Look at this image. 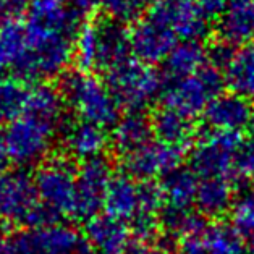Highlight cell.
<instances>
[{
    "label": "cell",
    "instance_id": "1",
    "mask_svg": "<svg viewBox=\"0 0 254 254\" xmlns=\"http://www.w3.org/2000/svg\"><path fill=\"white\" fill-rule=\"evenodd\" d=\"M26 51L13 66L16 76L34 84L65 75L73 60L71 36L26 23Z\"/></svg>",
    "mask_w": 254,
    "mask_h": 254
},
{
    "label": "cell",
    "instance_id": "2",
    "mask_svg": "<svg viewBox=\"0 0 254 254\" xmlns=\"http://www.w3.org/2000/svg\"><path fill=\"white\" fill-rule=\"evenodd\" d=\"M59 91L79 120L112 128L120 120V104L104 78L94 73L66 71L60 76Z\"/></svg>",
    "mask_w": 254,
    "mask_h": 254
},
{
    "label": "cell",
    "instance_id": "3",
    "mask_svg": "<svg viewBox=\"0 0 254 254\" xmlns=\"http://www.w3.org/2000/svg\"><path fill=\"white\" fill-rule=\"evenodd\" d=\"M165 76L156 65L144 64L138 59H128L105 71V81L112 89L120 107L128 112L144 110L162 97Z\"/></svg>",
    "mask_w": 254,
    "mask_h": 254
},
{
    "label": "cell",
    "instance_id": "4",
    "mask_svg": "<svg viewBox=\"0 0 254 254\" xmlns=\"http://www.w3.org/2000/svg\"><path fill=\"white\" fill-rule=\"evenodd\" d=\"M0 209L3 219L24 228L59 224L60 219L39 201L34 178L23 169L0 175Z\"/></svg>",
    "mask_w": 254,
    "mask_h": 254
},
{
    "label": "cell",
    "instance_id": "5",
    "mask_svg": "<svg viewBox=\"0 0 254 254\" xmlns=\"http://www.w3.org/2000/svg\"><path fill=\"white\" fill-rule=\"evenodd\" d=\"M227 88L224 71L212 65L202 66L194 75L175 79L162 92V107L183 114L188 119H197L206 112L207 105Z\"/></svg>",
    "mask_w": 254,
    "mask_h": 254
},
{
    "label": "cell",
    "instance_id": "6",
    "mask_svg": "<svg viewBox=\"0 0 254 254\" xmlns=\"http://www.w3.org/2000/svg\"><path fill=\"white\" fill-rule=\"evenodd\" d=\"M76 170L66 156H55L39 164L33 175L39 201L59 219H76Z\"/></svg>",
    "mask_w": 254,
    "mask_h": 254
},
{
    "label": "cell",
    "instance_id": "7",
    "mask_svg": "<svg viewBox=\"0 0 254 254\" xmlns=\"http://www.w3.org/2000/svg\"><path fill=\"white\" fill-rule=\"evenodd\" d=\"M57 128L52 123L29 115H21L20 119L5 125L0 139L3 142L8 162H13L20 169L42 164L52 149Z\"/></svg>",
    "mask_w": 254,
    "mask_h": 254
},
{
    "label": "cell",
    "instance_id": "8",
    "mask_svg": "<svg viewBox=\"0 0 254 254\" xmlns=\"http://www.w3.org/2000/svg\"><path fill=\"white\" fill-rule=\"evenodd\" d=\"M243 141L238 131L206 128L190 149V167L199 178H235V157Z\"/></svg>",
    "mask_w": 254,
    "mask_h": 254
},
{
    "label": "cell",
    "instance_id": "9",
    "mask_svg": "<svg viewBox=\"0 0 254 254\" xmlns=\"http://www.w3.org/2000/svg\"><path fill=\"white\" fill-rule=\"evenodd\" d=\"M10 240L13 254H83L88 248L84 235L60 222L39 228H24Z\"/></svg>",
    "mask_w": 254,
    "mask_h": 254
},
{
    "label": "cell",
    "instance_id": "10",
    "mask_svg": "<svg viewBox=\"0 0 254 254\" xmlns=\"http://www.w3.org/2000/svg\"><path fill=\"white\" fill-rule=\"evenodd\" d=\"M115 173L110 160L104 156L79 164L76 170V219L89 220L101 214Z\"/></svg>",
    "mask_w": 254,
    "mask_h": 254
},
{
    "label": "cell",
    "instance_id": "11",
    "mask_svg": "<svg viewBox=\"0 0 254 254\" xmlns=\"http://www.w3.org/2000/svg\"><path fill=\"white\" fill-rule=\"evenodd\" d=\"M185 151L159 139H152L134 152L122 157L123 172L136 182H156L167 173L178 169L183 162Z\"/></svg>",
    "mask_w": 254,
    "mask_h": 254
},
{
    "label": "cell",
    "instance_id": "12",
    "mask_svg": "<svg viewBox=\"0 0 254 254\" xmlns=\"http://www.w3.org/2000/svg\"><path fill=\"white\" fill-rule=\"evenodd\" d=\"M147 13L164 21L178 41L202 42L210 29V21L204 16L197 0H157Z\"/></svg>",
    "mask_w": 254,
    "mask_h": 254
},
{
    "label": "cell",
    "instance_id": "13",
    "mask_svg": "<svg viewBox=\"0 0 254 254\" xmlns=\"http://www.w3.org/2000/svg\"><path fill=\"white\" fill-rule=\"evenodd\" d=\"M129 38L133 57L149 65L162 64L178 44L177 34L164 21L149 13L131 24Z\"/></svg>",
    "mask_w": 254,
    "mask_h": 254
},
{
    "label": "cell",
    "instance_id": "14",
    "mask_svg": "<svg viewBox=\"0 0 254 254\" xmlns=\"http://www.w3.org/2000/svg\"><path fill=\"white\" fill-rule=\"evenodd\" d=\"M62 144L66 157L71 160H86L102 157L105 149L110 146V134L94 123L75 120L62 123Z\"/></svg>",
    "mask_w": 254,
    "mask_h": 254
},
{
    "label": "cell",
    "instance_id": "15",
    "mask_svg": "<svg viewBox=\"0 0 254 254\" xmlns=\"http://www.w3.org/2000/svg\"><path fill=\"white\" fill-rule=\"evenodd\" d=\"M84 240L99 254H125L134 243L128 222L99 214L84 224Z\"/></svg>",
    "mask_w": 254,
    "mask_h": 254
},
{
    "label": "cell",
    "instance_id": "16",
    "mask_svg": "<svg viewBox=\"0 0 254 254\" xmlns=\"http://www.w3.org/2000/svg\"><path fill=\"white\" fill-rule=\"evenodd\" d=\"M26 15V23L71 38H75L76 31L86 23V18L68 0H31Z\"/></svg>",
    "mask_w": 254,
    "mask_h": 254
},
{
    "label": "cell",
    "instance_id": "17",
    "mask_svg": "<svg viewBox=\"0 0 254 254\" xmlns=\"http://www.w3.org/2000/svg\"><path fill=\"white\" fill-rule=\"evenodd\" d=\"M253 105L250 99L232 91H224L207 105L202 120L210 129L241 133L250 127Z\"/></svg>",
    "mask_w": 254,
    "mask_h": 254
},
{
    "label": "cell",
    "instance_id": "18",
    "mask_svg": "<svg viewBox=\"0 0 254 254\" xmlns=\"http://www.w3.org/2000/svg\"><path fill=\"white\" fill-rule=\"evenodd\" d=\"M99 34V65L97 70L109 71L122 62L133 57L129 26L112 20L96 21Z\"/></svg>",
    "mask_w": 254,
    "mask_h": 254
},
{
    "label": "cell",
    "instance_id": "19",
    "mask_svg": "<svg viewBox=\"0 0 254 254\" xmlns=\"http://www.w3.org/2000/svg\"><path fill=\"white\" fill-rule=\"evenodd\" d=\"M156 139L175 146L182 151H188L194 146L199 136L194 120L172 109L160 107L151 117Z\"/></svg>",
    "mask_w": 254,
    "mask_h": 254
},
{
    "label": "cell",
    "instance_id": "20",
    "mask_svg": "<svg viewBox=\"0 0 254 254\" xmlns=\"http://www.w3.org/2000/svg\"><path fill=\"white\" fill-rule=\"evenodd\" d=\"M219 39L235 47L254 41V0H228L217 21Z\"/></svg>",
    "mask_w": 254,
    "mask_h": 254
},
{
    "label": "cell",
    "instance_id": "21",
    "mask_svg": "<svg viewBox=\"0 0 254 254\" xmlns=\"http://www.w3.org/2000/svg\"><path fill=\"white\" fill-rule=\"evenodd\" d=\"M152 139V122L144 112H128L125 117H120L110 133V146L120 157L134 152Z\"/></svg>",
    "mask_w": 254,
    "mask_h": 254
},
{
    "label": "cell",
    "instance_id": "22",
    "mask_svg": "<svg viewBox=\"0 0 254 254\" xmlns=\"http://www.w3.org/2000/svg\"><path fill=\"white\" fill-rule=\"evenodd\" d=\"M235 197L237 194L232 178H201L194 209L206 219H220L222 215L230 214Z\"/></svg>",
    "mask_w": 254,
    "mask_h": 254
},
{
    "label": "cell",
    "instance_id": "23",
    "mask_svg": "<svg viewBox=\"0 0 254 254\" xmlns=\"http://www.w3.org/2000/svg\"><path fill=\"white\" fill-rule=\"evenodd\" d=\"M207 65V47L197 41H182L173 47L162 62V73L167 79H182L194 75Z\"/></svg>",
    "mask_w": 254,
    "mask_h": 254
},
{
    "label": "cell",
    "instance_id": "24",
    "mask_svg": "<svg viewBox=\"0 0 254 254\" xmlns=\"http://www.w3.org/2000/svg\"><path fill=\"white\" fill-rule=\"evenodd\" d=\"M104 210L107 215H112L123 222L131 220L139 212L138 182L125 172L115 173L105 196Z\"/></svg>",
    "mask_w": 254,
    "mask_h": 254
},
{
    "label": "cell",
    "instance_id": "25",
    "mask_svg": "<svg viewBox=\"0 0 254 254\" xmlns=\"http://www.w3.org/2000/svg\"><path fill=\"white\" fill-rule=\"evenodd\" d=\"M201 178L196 175L191 167H182L167 173L160 178V188H162L165 206L177 209H193L197 187Z\"/></svg>",
    "mask_w": 254,
    "mask_h": 254
},
{
    "label": "cell",
    "instance_id": "26",
    "mask_svg": "<svg viewBox=\"0 0 254 254\" xmlns=\"http://www.w3.org/2000/svg\"><path fill=\"white\" fill-rule=\"evenodd\" d=\"M64 110L65 101L59 89L52 88L47 83L31 84L24 115L49 122L60 128L64 123Z\"/></svg>",
    "mask_w": 254,
    "mask_h": 254
},
{
    "label": "cell",
    "instance_id": "27",
    "mask_svg": "<svg viewBox=\"0 0 254 254\" xmlns=\"http://www.w3.org/2000/svg\"><path fill=\"white\" fill-rule=\"evenodd\" d=\"M31 84L16 75H0V125L24 115Z\"/></svg>",
    "mask_w": 254,
    "mask_h": 254
},
{
    "label": "cell",
    "instance_id": "28",
    "mask_svg": "<svg viewBox=\"0 0 254 254\" xmlns=\"http://www.w3.org/2000/svg\"><path fill=\"white\" fill-rule=\"evenodd\" d=\"M225 84L232 92L254 97V47H241L224 71Z\"/></svg>",
    "mask_w": 254,
    "mask_h": 254
},
{
    "label": "cell",
    "instance_id": "29",
    "mask_svg": "<svg viewBox=\"0 0 254 254\" xmlns=\"http://www.w3.org/2000/svg\"><path fill=\"white\" fill-rule=\"evenodd\" d=\"M71 64L78 71L94 73L99 65V34L97 24L86 21L73 38V60Z\"/></svg>",
    "mask_w": 254,
    "mask_h": 254
},
{
    "label": "cell",
    "instance_id": "30",
    "mask_svg": "<svg viewBox=\"0 0 254 254\" xmlns=\"http://www.w3.org/2000/svg\"><path fill=\"white\" fill-rule=\"evenodd\" d=\"M26 21H11L0 26V75L13 68L26 51Z\"/></svg>",
    "mask_w": 254,
    "mask_h": 254
},
{
    "label": "cell",
    "instance_id": "31",
    "mask_svg": "<svg viewBox=\"0 0 254 254\" xmlns=\"http://www.w3.org/2000/svg\"><path fill=\"white\" fill-rule=\"evenodd\" d=\"M206 254H248L241 233L232 224L217 222L204 233Z\"/></svg>",
    "mask_w": 254,
    "mask_h": 254
},
{
    "label": "cell",
    "instance_id": "32",
    "mask_svg": "<svg viewBox=\"0 0 254 254\" xmlns=\"http://www.w3.org/2000/svg\"><path fill=\"white\" fill-rule=\"evenodd\" d=\"M230 220L241 235H254V188L237 194L230 209Z\"/></svg>",
    "mask_w": 254,
    "mask_h": 254
},
{
    "label": "cell",
    "instance_id": "33",
    "mask_svg": "<svg viewBox=\"0 0 254 254\" xmlns=\"http://www.w3.org/2000/svg\"><path fill=\"white\" fill-rule=\"evenodd\" d=\"M99 7L102 8L107 20L127 24V26L142 16V7L136 0H99Z\"/></svg>",
    "mask_w": 254,
    "mask_h": 254
},
{
    "label": "cell",
    "instance_id": "34",
    "mask_svg": "<svg viewBox=\"0 0 254 254\" xmlns=\"http://www.w3.org/2000/svg\"><path fill=\"white\" fill-rule=\"evenodd\" d=\"M128 224L136 246H146L147 243L156 240L159 237V233L162 232L159 215L154 214L138 212Z\"/></svg>",
    "mask_w": 254,
    "mask_h": 254
},
{
    "label": "cell",
    "instance_id": "35",
    "mask_svg": "<svg viewBox=\"0 0 254 254\" xmlns=\"http://www.w3.org/2000/svg\"><path fill=\"white\" fill-rule=\"evenodd\" d=\"M138 196H139V212L160 215L165 207V199L160 183L157 182H138Z\"/></svg>",
    "mask_w": 254,
    "mask_h": 254
},
{
    "label": "cell",
    "instance_id": "36",
    "mask_svg": "<svg viewBox=\"0 0 254 254\" xmlns=\"http://www.w3.org/2000/svg\"><path fill=\"white\" fill-rule=\"evenodd\" d=\"M254 177V136L241 142L235 157V178L243 180Z\"/></svg>",
    "mask_w": 254,
    "mask_h": 254
},
{
    "label": "cell",
    "instance_id": "37",
    "mask_svg": "<svg viewBox=\"0 0 254 254\" xmlns=\"http://www.w3.org/2000/svg\"><path fill=\"white\" fill-rule=\"evenodd\" d=\"M235 54H237V47L219 39L210 47H207V64L215 66L217 70L225 71V68L233 60Z\"/></svg>",
    "mask_w": 254,
    "mask_h": 254
},
{
    "label": "cell",
    "instance_id": "38",
    "mask_svg": "<svg viewBox=\"0 0 254 254\" xmlns=\"http://www.w3.org/2000/svg\"><path fill=\"white\" fill-rule=\"evenodd\" d=\"M31 0H0V26L11 21H20L28 11Z\"/></svg>",
    "mask_w": 254,
    "mask_h": 254
},
{
    "label": "cell",
    "instance_id": "39",
    "mask_svg": "<svg viewBox=\"0 0 254 254\" xmlns=\"http://www.w3.org/2000/svg\"><path fill=\"white\" fill-rule=\"evenodd\" d=\"M207 230V228H206ZM194 233L188 235L178 241V254H206V240H204V233Z\"/></svg>",
    "mask_w": 254,
    "mask_h": 254
},
{
    "label": "cell",
    "instance_id": "40",
    "mask_svg": "<svg viewBox=\"0 0 254 254\" xmlns=\"http://www.w3.org/2000/svg\"><path fill=\"white\" fill-rule=\"evenodd\" d=\"M201 11L209 21H219L228 5V0H197Z\"/></svg>",
    "mask_w": 254,
    "mask_h": 254
},
{
    "label": "cell",
    "instance_id": "41",
    "mask_svg": "<svg viewBox=\"0 0 254 254\" xmlns=\"http://www.w3.org/2000/svg\"><path fill=\"white\" fill-rule=\"evenodd\" d=\"M68 3L86 18L99 5V0H68Z\"/></svg>",
    "mask_w": 254,
    "mask_h": 254
},
{
    "label": "cell",
    "instance_id": "42",
    "mask_svg": "<svg viewBox=\"0 0 254 254\" xmlns=\"http://www.w3.org/2000/svg\"><path fill=\"white\" fill-rule=\"evenodd\" d=\"M134 254H170L165 248H146V246H138V250Z\"/></svg>",
    "mask_w": 254,
    "mask_h": 254
},
{
    "label": "cell",
    "instance_id": "43",
    "mask_svg": "<svg viewBox=\"0 0 254 254\" xmlns=\"http://www.w3.org/2000/svg\"><path fill=\"white\" fill-rule=\"evenodd\" d=\"M0 254H13V246H11V240L0 237Z\"/></svg>",
    "mask_w": 254,
    "mask_h": 254
},
{
    "label": "cell",
    "instance_id": "44",
    "mask_svg": "<svg viewBox=\"0 0 254 254\" xmlns=\"http://www.w3.org/2000/svg\"><path fill=\"white\" fill-rule=\"evenodd\" d=\"M246 253L248 254H254V235H251L248 238V243H246Z\"/></svg>",
    "mask_w": 254,
    "mask_h": 254
},
{
    "label": "cell",
    "instance_id": "45",
    "mask_svg": "<svg viewBox=\"0 0 254 254\" xmlns=\"http://www.w3.org/2000/svg\"><path fill=\"white\" fill-rule=\"evenodd\" d=\"M136 2H138V3L141 5V7H144V5H149V7H151V5L156 3L157 0H136Z\"/></svg>",
    "mask_w": 254,
    "mask_h": 254
},
{
    "label": "cell",
    "instance_id": "46",
    "mask_svg": "<svg viewBox=\"0 0 254 254\" xmlns=\"http://www.w3.org/2000/svg\"><path fill=\"white\" fill-rule=\"evenodd\" d=\"M251 129V133L254 136V105H253V112H251V120H250V127H248Z\"/></svg>",
    "mask_w": 254,
    "mask_h": 254
},
{
    "label": "cell",
    "instance_id": "47",
    "mask_svg": "<svg viewBox=\"0 0 254 254\" xmlns=\"http://www.w3.org/2000/svg\"><path fill=\"white\" fill-rule=\"evenodd\" d=\"M5 222H7V220H5V219H3L2 209H0V232H2V228H3V224H5Z\"/></svg>",
    "mask_w": 254,
    "mask_h": 254
},
{
    "label": "cell",
    "instance_id": "48",
    "mask_svg": "<svg viewBox=\"0 0 254 254\" xmlns=\"http://www.w3.org/2000/svg\"><path fill=\"white\" fill-rule=\"evenodd\" d=\"M0 175H2V170H0Z\"/></svg>",
    "mask_w": 254,
    "mask_h": 254
},
{
    "label": "cell",
    "instance_id": "49",
    "mask_svg": "<svg viewBox=\"0 0 254 254\" xmlns=\"http://www.w3.org/2000/svg\"><path fill=\"white\" fill-rule=\"evenodd\" d=\"M253 47H254V44H253Z\"/></svg>",
    "mask_w": 254,
    "mask_h": 254
}]
</instances>
